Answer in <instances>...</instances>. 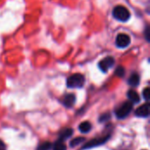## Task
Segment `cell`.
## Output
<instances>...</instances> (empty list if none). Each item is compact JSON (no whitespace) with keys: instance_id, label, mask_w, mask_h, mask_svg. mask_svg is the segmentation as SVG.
<instances>
[{"instance_id":"obj_1","label":"cell","mask_w":150,"mask_h":150,"mask_svg":"<svg viewBox=\"0 0 150 150\" xmlns=\"http://www.w3.org/2000/svg\"><path fill=\"white\" fill-rule=\"evenodd\" d=\"M85 78L84 76L79 73L70 76L67 79V86L71 89H79L84 85Z\"/></svg>"},{"instance_id":"obj_2","label":"cell","mask_w":150,"mask_h":150,"mask_svg":"<svg viewBox=\"0 0 150 150\" xmlns=\"http://www.w3.org/2000/svg\"><path fill=\"white\" fill-rule=\"evenodd\" d=\"M112 15L113 17L121 22H126L130 18V12L127 10V7L123 5H117L112 10Z\"/></svg>"},{"instance_id":"obj_3","label":"cell","mask_w":150,"mask_h":150,"mask_svg":"<svg viewBox=\"0 0 150 150\" xmlns=\"http://www.w3.org/2000/svg\"><path fill=\"white\" fill-rule=\"evenodd\" d=\"M134 107V104L130 101H127L125 102L123 105H121L115 112V114L117 116L118 119L122 120L125 119L128 116V114L132 112Z\"/></svg>"},{"instance_id":"obj_4","label":"cell","mask_w":150,"mask_h":150,"mask_svg":"<svg viewBox=\"0 0 150 150\" xmlns=\"http://www.w3.org/2000/svg\"><path fill=\"white\" fill-rule=\"evenodd\" d=\"M115 63V60L113 57L112 56H107L105 58H104L103 60H101L98 63V68L101 71H103L104 73H105L107 70H109L111 68L113 67Z\"/></svg>"},{"instance_id":"obj_5","label":"cell","mask_w":150,"mask_h":150,"mask_svg":"<svg viewBox=\"0 0 150 150\" xmlns=\"http://www.w3.org/2000/svg\"><path fill=\"white\" fill-rule=\"evenodd\" d=\"M110 138V134L105 135V137H101V138H98V139H94L91 140L90 142H88L83 147V149H92V148H96L98 146L103 145L104 143H105Z\"/></svg>"},{"instance_id":"obj_6","label":"cell","mask_w":150,"mask_h":150,"mask_svg":"<svg viewBox=\"0 0 150 150\" xmlns=\"http://www.w3.org/2000/svg\"><path fill=\"white\" fill-rule=\"evenodd\" d=\"M131 41L130 36L127 33H120L116 38V46L120 48H126L129 46Z\"/></svg>"},{"instance_id":"obj_7","label":"cell","mask_w":150,"mask_h":150,"mask_svg":"<svg viewBox=\"0 0 150 150\" xmlns=\"http://www.w3.org/2000/svg\"><path fill=\"white\" fill-rule=\"evenodd\" d=\"M135 115L140 118H148L149 116V104L146 103L145 105L140 106L135 111Z\"/></svg>"},{"instance_id":"obj_8","label":"cell","mask_w":150,"mask_h":150,"mask_svg":"<svg viewBox=\"0 0 150 150\" xmlns=\"http://www.w3.org/2000/svg\"><path fill=\"white\" fill-rule=\"evenodd\" d=\"M62 103L63 105L68 107V108H71L75 103H76V96L74 94H68L66 95L64 98H63V100H62Z\"/></svg>"},{"instance_id":"obj_9","label":"cell","mask_w":150,"mask_h":150,"mask_svg":"<svg viewBox=\"0 0 150 150\" xmlns=\"http://www.w3.org/2000/svg\"><path fill=\"white\" fill-rule=\"evenodd\" d=\"M73 134V130L71 128H65L63 129L60 134H59V141H62V142H64L65 140L69 139V137H71V135Z\"/></svg>"},{"instance_id":"obj_10","label":"cell","mask_w":150,"mask_h":150,"mask_svg":"<svg viewBox=\"0 0 150 150\" xmlns=\"http://www.w3.org/2000/svg\"><path fill=\"white\" fill-rule=\"evenodd\" d=\"M127 98H129L130 102H132L133 104H134V103H139V102H140V96H139V94H138L135 91H134V90L128 91V92H127Z\"/></svg>"},{"instance_id":"obj_11","label":"cell","mask_w":150,"mask_h":150,"mask_svg":"<svg viewBox=\"0 0 150 150\" xmlns=\"http://www.w3.org/2000/svg\"><path fill=\"white\" fill-rule=\"evenodd\" d=\"M128 83L132 87H136L140 83V76L137 73H133L128 79Z\"/></svg>"},{"instance_id":"obj_12","label":"cell","mask_w":150,"mask_h":150,"mask_svg":"<svg viewBox=\"0 0 150 150\" xmlns=\"http://www.w3.org/2000/svg\"><path fill=\"white\" fill-rule=\"evenodd\" d=\"M78 128H79V131H80L81 133H83V134H87V133H89V132L91 131V123L88 122V121H83V123L80 124V126H79Z\"/></svg>"},{"instance_id":"obj_13","label":"cell","mask_w":150,"mask_h":150,"mask_svg":"<svg viewBox=\"0 0 150 150\" xmlns=\"http://www.w3.org/2000/svg\"><path fill=\"white\" fill-rule=\"evenodd\" d=\"M66 145L64 144L63 142L62 141H57L54 142V146H53V150H66Z\"/></svg>"},{"instance_id":"obj_14","label":"cell","mask_w":150,"mask_h":150,"mask_svg":"<svg viewBox=\"0 0 150 150\" xmlns=\"http://www.w3.org/2000/svg\"><path fill=\"white\" fill-rule=\"evenodd\" d=\"M84 141H85V139H84V138H83V137H77V138H75V139H73V140L70 142V147H71V148H73V147H76V146L80 145L82 142H83Z\"/></svg>"},{"instance_id":"obj_15","label":"cell","mask_w":150,"mask_h":150,"mask_svg":"<svg viewBox=\"0 0 150 150\" xmlns=\"http://www.w3.org/2000/svg\"><path fill=\"white\" fill-rule=\"evenodd\" d=\"M52 148V144L49 142H43L41 143L39 147L37 150H49Z\"/></svg>"},{"instance_id":"obj_16","label":"cell","mask_w":150,"mask_h":150,"mask_svg":"<svg viewBox=\"0 0 150 150\" xmlns=\"http://www.w3.org/2000/svg\"><path fill=\"white\" fill-rule=\"evenodd\" d=\"M125 73H126L125 69L122 66H119L115 70V75L117 76H120V77H123L125 76Z\"/></svg>"},{"instance_id":"obj_17","label":"cell","mask_w":150,"mask_h":150,"mask_svg":"<svg viewBox=\"0 0 150 150\" xmlns=\"http://www.w3.org/2000/svg\"><path fill=\"white\" fill-rule=\"evenodd\" d=\"M110 118H111V114H110L109 112H106V113L102 114V115L99 117L98 121H99V122H106V121H108V120H110Z\"/></svg>"},{"instance_id":"obj_18","label":"cell","mask_w":150,"mask_h":150,"mask_svg":"<svg viewBox=\"0 0 150 150\" xmlns=\"http://www.w3.org/2000/svg\"><path fill=\"white\" fill-rule=\"evenodd\" d=\"M149 93H150V90L149 87H147V88L143 91V92H142V94H143V98H144V99H145L146 101H149Z\"/></svg>"},{"instance_id":"obj_19","label":"cell","mask_w":150,"mask_h":150,"mask_svg":"<svg viewBox=\"0 0 150 150\" xmlns=\"http://www.w3.org/2000/svg\"><path fill=\"white\" fill-rule=\"evenodd\" d=\"M145 35H146V39H147V40L149 41V26H147V28H146V30H145Z\"/></svg>"},{"instance_id":"obj_20","label":"cell","mask_w":150,"mask_h":150,"mask_svg":"<svg viewBox=\"0 0 150 150\" xmlns=\"http://www.w3.org/2000/svg\"><path fill=\"white\" fill-rule=\"evenodd\" d=\"M0 150H6V147L4 145V143L0 140Z\"/></svg>"},{"instance_id":"obj_21","label":"cell","mask_w":150,"mask_h":150,"mask_svg":"<svg viewBox=\"0 0 150 150\" xmlns=\"http://www.w3.org/2000/svg\"><path fill=\"white\" fill-rule=\"evenodd\" d=\"M144 150H146V149H144Z\"/></svg>"}]
</instances>
